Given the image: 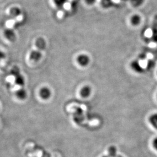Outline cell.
<instances>
[{"instance_id":"obj_2","label":"cell","mask_w":157,"mask_h":157,"mask_svg":"<svg viewBox=\"0 0 157 157\" xmlns=\"http://www.w3.org/2000/svg\"><path fill=\"white\" fill-rule=\"evenodd\" d=\"M52 95V92L50 89L47 87H42L39 91V96L40 98L43 100H46L50 98Z\"/></svg>"},{"instance_id":"obj_25","label":"cell","mask_w":157,"mask_h":157,"mask_svg":"<svg viewBox=\"0 0 157 157\" xmlns=\"http://www.w3.org/2000/svg\"><path fill=\"white\" fill-rule=\"evenodd\" d=\"M103 157H109V156H103Z\"/></svg>"},{"instance_id":"obj_12","label":"cell","mask_w":157,"mask_h":157,"mask_svg":"<svg viewBox=\"0 0 157 157\" xmlns=\"http://www.w3.org/2000/svg\"><path fill=\"white\" fill-rule=\"evenodd\" d=\"M108 156L110 157H116L117 156V148L115 146H111L108 150Z\"/></svg>"},{"instance_id":"obj_10","label":"cell","mask_w":157,"mask_h":157,"mask_svg":"<svg viewBox=\"0 0 157 157\" xmlns=\"http://www.w3.org/2000/svg\"><path fill=\"white\" fill-rule=\"evenodd\" d=\"M14 82H15V84H16L18 86H21V87H23L24 85L25 84V79L24 78V76L22 75H19L18 76L15 77V79H14Z\"/></svg>"},{"instance_id":"obj_26","label":"cell","mask_w":157,"mask_h":157,"mask_svg":"<svg viewBox=\"0 0 157 157\" xmlns=\"http://www.w3.org/2000/svg\"><path fill=\"white\" fill-rule=\"evenodd\" d=\"M70 1H73V0H70Z\"/></svg>"},{"instance_id":"obj_5","label":"cell","mask_w":157,"mask_h":157,"mask_svg":"<svg viewBox=\"0 0 157 157\" xmlns=\"http://www.w3.org/2000/svg\"><path fill=\"white\" fill-rule=\"evenodd\" d=\"M78 62L82 66H86L89 63V58L85 55H80L77 59Z\"/></svg>"},{"instance_id":"obj_7","label":"cell","mask_w":157,"mask_h":157,"mask_svg":"<svg viewBox=\"0 0 157 157\" xmlns=\"http://www.w3.org/2000/svg\"><path fill=\"white\" fill-rule=\"evenodd\" d=\"M15 95L16 97L18 99L24 100L27 98L28 94H27V90H26L25 89L21 88L16 91Z\"/></svg>"},{"instance_id":"obj_16","label":"cell","mask_w":157,"mask_h":157,"mask_svg":"<svg viewBox=\"0 0 157 157\" xmlns=\"http://www.w3.org/2000/svg\"><path fill=\"white\" fill-rule=\"evenodd\" d=\"M55 4L58 7L63 6L67 2V0H53Z\"/></svg>"},{"instance_id":"obj_14","label":"cell","mask_w":157,"mask_h":157,"mask_svg":"<svg viewBox=\"0 0 157 157\" xmlns=\"http://www.w3.org/2000/svg\"><path fill=\"white\" fill-rule=\"evenodd\" d=\"M132 67L133 68L134 70L138 72H141L142 70V68L140 65L139 63L134 62L132 64Z\"/></svg>"},{"instance_id":"obj_13","label":"cell","mask_w":157,"mask_h":157,"mask_svg":"<svg viewBox=\"0 0 157 157\" xmlns=\"http://www.w3.org/2000/svg\"><path fill=\"white\" fill-rule=\"evenodd\" d=\"M131 23L134 25H138L139 24L141 21V18L138 15H135L133 16L131 18Z\"/></svg>"},{"instance_id":"obj_17","label":"cell","mask_w":157,"mask_h":157,"mask_svg":"<svg viewBox=\"0 0 157 157\" xmlns=\"http://www.w3.org/2000/svg\"><path fill=\"white\" fill-rule=\"evenodd\" d=\"M133 4L135 6H139L143 2L144 0H131Z\"/></svg>"},{"instance_id":"obj_23","label":"cell","mask_w":157,"mask_h":157,"mask_svg":"<svg viewBox=\"0 0 157 157\" xmlns=\"http://www.w3.org/2000/svg\"><path fill=\"white\" fill-rule=\"evenodd\" d=\"M120 0H112V1L114 3H118L120 2Z\"/></svg>"},{"instance_id":"obj_4","label":"cell","mask_w":157,"mask_h":157,"mask_svg":"<svg viewBox=\"0 0 157 157\" xmlns=\"http://www.w3.org/2000/svg\"><path fill=\"white\" fill-rule=\"evenodd\" d=\"M42 57V53L39 50H33L30 52L29 56V59L33 62H38Z\"/></svg>"},{"instance_id":"obj_24","label":"cell","mask_w":157,"mask_h":157,"mask_svg":"<svg viewBox=\"0 0 157 157\" xmlns=\"http://www.w3.org/2000/svg\"><path fill=\"white\" fill-rule=\"evenodd\" d=\"M116 157H123V156H120V155H117V156H116Z\"/></svg>"},{"instance_id":"obj_19","label":"cell","mask_w":157,"mask_h":157,"mask_svg":"<svg viewBox=\"0 0 157 157\" xmlns=\"http://www.w3.org/2000/svg\"><path fill=\"white\" fill-rule=\"evenodd\" d=\"M63 7L66 10H70L71 8V5L70 3L66 2L65 4L64 5Z\"/></svg>"},{"instance_id":"obj_15","label":"cell","mask_w":157,"mask_h":157,"mask_svg":"<svg viewBox=\"0 0 157 157\" xmlns=\"http://www.w3.org/2000/svg\"><path fill=\"white\" fill-rule=\"evenodd\" d=\"M10 74L14 77L19 75L21 74L19 69L18 67H16V66L12 68V69L10 70Z\"/></svg>"},{"instance_id":"obj_6","label":"cell","mask_w":157,"mask_h":157,"mask_svg":"<svg viewBox=\"0 0 157 157\" xmlns=\"http://www.w3.org/2000/svg\"><path fill=\"white\" fill-rule=\"evenodd\" d=\"M36 46L39 51H43L46 48V43L44 39L39 38L37 39L35 43Z\"/></svg>"},{"instance_id":"obj_9","label":"cell","mask_w":157,"mask_h":157,"mask_svg":"<svg viewBox=\"0 0 157 157\" xmlns=\"http://www.w3.org/2000/svg\"><path fill=\"white\" fill-rule=\"evenodd\" d=\"M21 13H22V11H21V9L17 7L12 8L9 11L10 15L11 17L14 18L19 17Z\"/></svg>"},{"instance_id":"obj_22","label":"cell","mask_w":157,"mask_h":157,"mask_svg":"<svg viewBox=\"0 0 157 157\" xmlns=\"http://www.w3.org/2000/svg\"><path fill=\"white\" fill-rule=\"evenodd\" d=\"M63 16V12L62 11H59L58 12V17L59 18L62 17Z\"/></svg>"},{"instance_id":"obj_18","label":"cell","mask_w":157,"mask_h":157,"mask_svg":"<svg viewBox=\"0 0 157 157\" xmlns=\"http://www.w3.org/2000/svg\"><path fill=\"white\" fill-rule=\"evenodd\" d=\"M6 58V55L3 51L0 50V62H1L2 60L5 59Z\"/></svg>"},{"instance_id":"obj_20","label":"cell","mask_w":157,"mask_h":157,"mask_svg":"<svg viewBox=\"0 0 157 157\" xmlns=\"http://www.w3.org/2000/svg\"><path fill=\"white\" fill-rule=\"evenodd\" d=\"M153 146L154 148L157 151V137L155 138L153 141Z\"/></svg>"},{"instance_id":"obj_8","label":"cell","mask_w":157,"mask_h":157,"mask_svg":"<svg viewBox=\"0 0 157 157\" xmlns=\"http://www.w3.org/2000/svg\"><path fill=\"white\" fill-rule=\"evenodd\" d=\"M91 93V89L89 86H85L83 87L81 90L80 94L83 98H87Z\"/></svg>"},{"instance_id":"obj_11","label":"cell","mask_w":157,"mask_h":157,"mask_svg":"<svg viewBox=\"0 0 157 157\" xmlns=\"http://www.w3.org/2000/svg\"><path fill=\"white\" fill-rule=\"evenodd\" d=\"M149 122L153 127L157 130V113L151 114L149 117Z\"/></svg>"},{"instance_id":"obj_3","label":"cell","mask_w":157,"mask_h":157,"mask_svg":"<svg viewBox=\"0 0 157 157\" xmlns=\"http://www.w3.org/2000/svg\"><path fill=\"white\" fill-rule=\"evenodd\" d=\"M151 33H152L151 37H152L153 41L154 43H157V14L155 15L154 18L153 19Z\"/></svg>"},{"instance_id":"obj_21","label":"cell","mask_w":157,"mask_h":157,"mask_svg":"<svg viewBox=\"0 0 157 157\" xmlns=\"http://www.w3.org/2000/svg\"><path fill=\"white\" fill-rule=\"evenodd\" d=\"M87 4L88 5H92L95 2V0H85Z\"/></svg>"},{"instance_id":"obj_1","label":"cell","mask_w":157,"mask_h":157,"mask_svg":"<svg viewBox=\"0 0 157 157\" xmlns=\"http://www.w3.org/2000/svg\"><path fill=\"white\" fill-rule=\"evenodd\" d=\"M4 36L9 41L14 42L16 39V34L11 29H7L4 32Z\"/></svg>"}]
</instances>
